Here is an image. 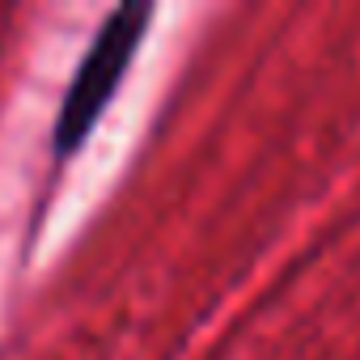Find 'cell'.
<instances>
[{
  "label": "cell",
  "mask_w": 360,
  "mask_h": 360,
  "mask_svg": "<svg viewBox=\"0 0 360 360\" xmlns=\"http://www.w3.org/2000/svg\"><path fill=\"white\" fill-rule=\"evenodd\" d=\"M153 22V5H119L115 13L102 18L89 51L81 56L64 98H60V115H56V127H51V153L56 157H72L89 131L98 127V119L106 115V106L115 102L127 68H131V56L140 51L144 43V30Z\"/></svg>",
  "instance_id": "6da1fadb"
}]
</instances>
